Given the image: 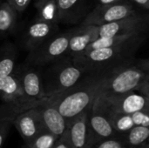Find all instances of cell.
I'll list each match as a JSON object with an SVG mask.
<instances>
[{
	"label": "cell",
	"instance_id": "cell-20",
	"mask_svg": "<svg viewBox=\"0 0 149 148\" xmlns=\"http://www.w3.org/2000/svg\"><path fill=\"white\" fill-rule=\"evenodd\" d=\"M35 6L38 10L37 18L51 23L59 24L56 0H45L42 2H35Z\"/></svg>",
	"mask_w": 149,
	"mask_h": 148
},
{
	"label": "cell",
	"instance_id": "cell-25",
	"mask_svg": "<svg viewBox=\"0 0 149 148\" xmlns=\"http://www.w3.org/2000/svg\"><path fill=\"white\" fill-rule=\"evenodd\" d=\"M90 148H127L122 141L118 138H111L107 140H104L93 144Z\"/></svg>",
	"mask_w": 149,
	"mask_h": 148
},
{
	"label": "cell",
	"instance_id": "cell-3",
	"mask_svg": "<svg viewBox=\"0 0 149 148\" xmlns=\"http://www.w3.org/2000/svg\"><path fill=\"white\" fill-rule=\"evenodd\" d=\"M149 80L148 59H133L113 69L105 82L100 96L108 97L130 92H137L141 85Z\"/></svg>",
	"mask_w": 149,
	"mask_h": 148
},
{
	"label": "cell",
	"instance_id": "cell-31",
	"mask_svg": "<svg viewBox=\"0 0 149 148\" xmlns=\"http://www.w3.org/2000/svg\"><path fill=\"white\" fill-rule=\"evenodd\" d=\"M136 148H149V145L148 143V141H147V142L143 143L141 146H140V147H138Z\"/></svg>",
	"mask_w": 149,
	"mask_h": 148
},
{
	"label": "cell",
	"instance_id": "cell-11",
	"mask_svg": "<svg viewBox=\"0 0 149 148\" xmlns=\"http://www.w3.org/2000/svg\"><path fill=\"white\" fill-rule=\"evenodd\" d=\"M12 126L17 130L25 145L29 144L40 133L45 131L38 106L28 109L16 115L12 119Z\"/></svg>",
	"mask_w": 149,
	"mask_h": 148
},
{
	"label": "cell",
	"instance_id": "cell-19",
	"mask_svg": "<svg viewBox=\"0 0 149 148\" xmlns=\"http://www.w3.org/2000/svg\"><path fill=\"white\" fill-rule=\"evenodd\" d=\"M17 12L6 1L0 2V35L10 34L17 24Z\"/></svg>",
	"mask_w": 149,
	"mask_h": 148
},
{
	"label": "cell",
	"instance_id": "cell-32",
	"mask_svg": "<svg viewBox=\"0 0 149 148\" xmlns=\"http://www.w3.org/2000/svg\"><path fill=\"white\" fill-rule=\"evenodd\" d=\"M21 148H29V147H28L26 145H24V146H22V147H21Z\"/></svg>",
	"mask_w": 149,
	"mask_h": 148
},
{
	"label": "cell",
	"instance_id": "cell-9",
	"mask_svg": "<svg viewBox=\"0 0 149 148\" xmlns=\"http://www.w3.org/2000/svg\"><path fill=\"white\" fill-rule=\"evenodd\" d=\"M87 124L90 133L91 147L99 141L117 136L113 127L111 125L106 110L96 99L88 110Z\"/></svg>",
	"mask_w": 149,
	"mask_h": 148
},
{
	"label": "cell",
	"instance_id": "cell-23",
	"mask_svg": "<svg viewBox=\"0 0 149 148\" xmlns=\"http://www.w3.org/2000/svg\"><path fill=\"white\" fill-rule=\"evenodd\" d=\"M58 139L52 133L43 131L26 146L29 148H54Z\"/></svg>",
	"mask_w": 149,
	"mask_h": 148
},
{
	"label": "cell",
	"instance_id": "cell-21",
	"mask_svg": "<svg viewBox=\"0 0 149 148\" xmlns=\"http://www.w3.org/2000/svg\"><path fill=\"white\" fill-rule=\"evenodd\" d=\"M106 112H107V113L108 115V118H109V120L111 122V125L113 127V129H114V131H115L117 135L125 133L128 132L132 127L134 126V122L132 120V118H131V114L113 113L107 112V110H106Z\"/></svg>",
	"mask_w": 149,
	"mask_h": 148
},
{
	"label": "cell",
	"instance_id": "cell-6",
	"mask_svg": "<svg viewBox=\"0 0 149 148\" xmlns=\"http://www.w3.org/2000/svg\"><path fill=\"white\" fill-rule=\"evenodd\" d=\"M14 71L19 80L24 101L38 106L48 99L44 91L41 72L36 65L26 62L17 65Z\"/></svg>",
	"mask_w": 149,
	"mask_h": 148
},
{
	"label": "cell",
	"instance_id": "cell-8",
	"mask_svg": "<svg viewBox=\"0 0 149 148\" xmlns=\"http://www.w3.org/2000/svg\"><path fill=\"white\" fill-rule=\"evenodd\" d=\"M137 12L134 3L130 1L107 5L98 4L89 11L80 24L100 26L132 16Z\"/></svg>",
	"mask_w": 149,
	"mask_h": 148
},
{
	"label": "cell",
	"instance_id": "cell-5",
	"mask_svg": "<svg viewBox=\"0 0 149 148\" xmlns=\"http://www.w3.org/2000/svg\"><path fill=\"white\" fill-rule=\"evenodd\" d=\"M71 31L72 29L57 33L46 39L33 51H29L26 62L36 66H42L65 56L68 50Z\"/></svg>",
	"mask_w": 149,
	"mask_h": 148
},
{
	"label": "cell",
	"instance_id": "cell-4",
	"mask_svg": "<svg viewBox=\"0 0 149 148\" xmlns=\"http://www.w3.org/2000/svg\"><path fill=\"white\" fill-rule=\"evenodd\" d=\"M49 65L41 72L46 98L55 97L72 88L86 74L84 69L69 56H64Z\"/></svg>",
	"mask_w": 149,
	"mask_h": 148
},
{
	"label": "cell",
	"instance_id": "cell-15",
	"mask_svg": "<svg viewBox=\"0 0 149 148\" xmlns=\"http://www.w3.org/2000/svg\"><path fill=\"white\" fill-rule=\"evenodd\" d=\"M38 109L45 130L60 138L67 129V122L56 106L46 99L38 106Z\"/></svg>",
	"mask_w": 149,
	"mask_h": 148
},
{
	"label": "cell",
	"instance_id": "cell-33",
	"mask_svg": "<svg viewBox=\"0 0 149 148\" xmlns=\"http://www.w3.org/2000/svg\"><path fill=\"white\" fill-rule=\"evenodd\" d=\"M42 1H45V0H35V2H42Z\"/></svg>",
	"mask_w": 149,
	"mask_h": 148
},
{
	"label": "cell",
	"instance_id": "cell-28",
	"mask_svg": "<svg viewBox=\"0 0 149 148\" xmlns=\"http://www.w3.org/2000/svg\"><path fill=\"white\" fill-rule=\"evenodd\" d=\"M54 148H72L70 143H69V140H68V137H67V134H66V131L65 132V133L60 138L58 139Z\"/></svg>",
	"mask_w": 149,
	"mask_h": 148
},
{
	"label": "cell",
	"instance_id": "cell-26",
	"mask_svg": "<svg viewBox=\"0 0 149 148\" xmlns=\"http://www.w3.org/2000/svg\"><path fill=\"white\" fill-rule=\"evenodd\" d=\"M134 126L149 127V111H138L131 114Z\"/></svg>",
	"mask_w": 149,
	"mask_h": 148
},
{
	"label": "cell",
	"instance_id": "cell-14",
	"mask_svg": "<svg viewBox=\"0 0 149 148\" xmlns=\"http://www.w3.org/2000/svg\"><path fill=\"white\" fill-rule=\"evenodd\" d=\"M58 22L80 24L91 10L90 0H56Z\"/></svg>",
	"mask_w": 149,
	"mask_h": 148
},
{
	"label": "cell",
	"instance_id": "cell-34",
	"mask_svg": "<svg viewBox=\"0 0 149 148\" xmlns=\"http://www.w3.org/2000/svg\"><path fill=\"white\" fill-rule=\"evenodd\" d=\"M1 1H2V0H0V2H1Z\"/></svg>",
	"mask_w": 149,
	"mask_h": 148
},
{
	"label": "cell",
	"instance_id": "cell-2",
	"mask_svg": "<svg viewBox=\"0 0 149 148\" xmlns=\"http://www.w3.org/2000/svg\"><path fill=\"white\" fill-rule=\"evenodd\" d=\"M145 38V33L136 34L119 44L85 51L72 58L86 73L113 69L133 60Z\"/></svg>",
	"mask_w": 149,
	"mask_h": 148
},
{
	"label": "cell",
	"instance_id": "cell-7",
	"mask_svg": "<svg viewBox=\"0 0 149 148\" xmlns=\"http://www.w3.org/2000/svg\"><path fill=\"white\" fill-rule=\"evenodd\" d=\"M96 100L107 111L113 113L132 114L138 111H149V98L130 92L115 96H98Z\"/></svg>",
	"mask_w": 149,
	"mask_h": 148
},
{
	"label": "cell",
	"instance_id": "cell-22",
	"mask_svg": "<svg viewBox=\"0 0 149 148\" xmlns=\"http://www.w3.org/2000/svg\"><path fill=\"white\" fill-rule=\"evenodd\" d=\"M140 34V33H134V34H125V35H116L112 37H99L97 39H95L90 45L86 49V51H90L93 49H99V48H105V47H110L116 44H119L134 35Z\"/></svg>",
	"mask_w": 149,
	"mask_h": 148
},
{
	"label": "cell",
	"instance_id": "cell-29",
	"mask_svg": "<svg viewBox=\"0 0 149 148\" xmlns=\"http://www.w3.org/2000/svg\"><path fill=\"white\" fill-rule=\"evenodd\" d=\"M132 3L137 4L143 10H148L149 9V0H130Z\"/></svg>",
	"mask_w": 149,
	"mask_h": 148
},
{
	"label": "cell",
	"instance_id": "cell-24",
	"mask_svg": "<svg viewBox=\"0 0 149 148\" xmlns=\"http://www.w3.org/2000/svg\"><path fill=\"white\" fill-rule=\"evenodd\" d=\"M12 126V119L9 117H0V148L3 147L4 141Z\"/></svg>",
	"mask_w": 149,
	"mask_h": 148
},
{
	"label": "cell",
	"instance_id": "cell-12",
	"mask_svg": "<svg viewBox=\"0 0 149 148\" xmlns=\"http://www.w3.org/2000/svg\"><path fill=\"white\" fill-rule=\"evenodd\" d=\"M58 29V24L36 18L30 24L23 36V46L28 51H31L46 39L57 34Z\"/></svg>",
	"mask_w": 149,
	"mask_h": 148
},
{
	"label": "cell",
	"instance_id": "cell-18",
	"mask_svg": "<svg viewBox=\"0 0 149 148\" xmlns=\"http://www.w3.org/2000/svg\"><path fill=\"white\" fill-rule=\"evenodd\" d=\"M17 51L11 44L0 48V79L11 74L16 66Z\"/></svg>",
	"mask_w": 149,
	"mask_h": 148
},
{
	"label": "cell",
	"instance_id": "cell-27",
	"mask_svg": "<svg viewBox=\"0 0 149 148\" xmlns=\"http://www.w3.org/2000/svg\"><path fill=\"white\" fill-rule=\"evenodd\" d=\"M17 11L23 12L26 10L31 0H5Z\"/></svg>",
	"mask_w": 149,
	"mask_h": 148
},
{
	"label": "cell",
	"instance_id": "cell-30",
	"mask_svg": "<svg viewBox=\"0 0 149 148\" xmlns=\"http://www.w3.org/2000/svg\"><path fill=\"white\" fill-rule=\"evenodd\" d=\"M130 0H97L98 4L100 5H107V4H113L117 3H122V2H128ZM131 2V1H130Z\"/></svg>",
	"mask_w": 149,
	"mask_h": 148
},
{
	"label": "cell",
	"instance_id": "cell-1",
	"mask_svg": "<svg viewBox=\"0 0 149 148\" xmlns=\"http://www.w3.org/2000/svg\"><path fill=\"white\" fill-rule=\"evenodd\" d=\"M113 69L87 72L72 88L48 99L68 124L72 119L91 108Z\"/></svg>",
	"mask_w": 149,
	"mask_h": 148
},
{
	"label": "cell",
	"instance_id": "cell-16",
	"mask_svg": "<svg viewBox=\"0 0 149 148\" xmlns=\"http://www.w3.org/2000/svg\"><path fill=\"white\" fill-rule=\"evenodd\" d=\"M87 114L88 111H86L67 124L66 134L72 148H90L91 147Z\"/></svg>",
	"mask_w": 149,
	"mask_h": 148
},
{
	"label": "cell",
	"instance_id": "cell-10",
	"mask_svg": "<svg viewBox=\"0 0 149 148\" xmlns=\"http://www.w3.org/2000/svg\"><path fill=\"white\" fill-rule=\"evenodd\" d=\"M148 15L139 12L122 19L99 26V37L145 33L148 27Z\"/></svg>",
	"mask_w": 149,
	"mask_h": 148
},
{
	"label": "cell",
	"instance_id": "cell-13",
	"mask_svg": "<svg viewBox=\"0 0 149 148\" xmlns=\"http://www.w3.org/2000/svg\"><path fill=\"white\" fill-rule=\"evenodd\" d=\"M99 38V26L80 24L71 31L68 50L65 56L72 58L82 53L95 39Z\"/></svg>",
	"mask_w": 149,
	"mask_h": 148
},
{
	"label": "cell",
	"instance_id": "cell-17",
	"mask_svg": "<svg viewBox=\"0 0 149 148\" xmlns=\"http://www.w3.org/2000/svg\"><path fill=\"white\" fill-rule=\"evenodd\" d=\"M118 137L127 148H136L148 141L149 137V127L134 126L128 132L119 134Z\"/></svg>",
	"mask_w": 149,
	"mask_h": 148
}]
</instances>
